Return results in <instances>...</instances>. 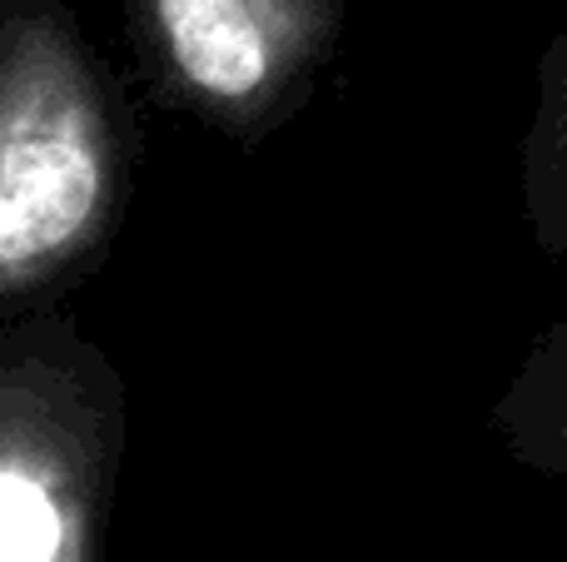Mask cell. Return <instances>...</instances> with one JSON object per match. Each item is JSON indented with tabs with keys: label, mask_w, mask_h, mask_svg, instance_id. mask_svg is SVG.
Here are the masks:
<instances>
[{
	"label": "cell",
	"mask_w": 567,
	"mask_h": 562,
	"mask_svg": "<svg viewBox=\"0 0 567 562\" xmlns=\"http://www.w3.org/2000/svg\"><path fill=\"white\" fill-rule=\"evenodd\" d=\"M80 100L60 75L0 85V289L65 264L100 225L110 159Z\"/></svg>",
	"instance_id": "cell-1"
},
{
	"label": "cell",
	"mask_w": 567,
	"mask_h": 562,
	"mask_svg": "<svg viewBox=\"0 0 567 562\" xmlns=\"http://www.w3.org/2000/svg\"><path fill=\"white\" fill-rule=\"evenodd\" d=\"M145 10L175 80L225 115L275 100L313 35V10L293 0H145Z\"/></svg>",
	"instance_id": "cell-2"
},
{
	"label": "cell",
	"mask_w": 567,
	"mask_h": 562,
	"mask_svg": "<svg viewBox=\"0 0 567 562\" xmlns=\"http://www.w3.org/2000/svg\"><path fill=\"white\" fill-rule=\"evenodd\" d=\"M80 488L65 464L0 438V562H80Z\"/></svg>",
	"instance_id": "cell-3"
},
{
	"label": "cell",
	"mask_w": 567,
	"mask_h": 562,
	"mask_svg": "<svg viewBox=\"0 0 567 562\" xmlns=\"http://www.w3.org/2000/svg\"><path fill=\"white\" fill-rule=\"evenodd\" d=\"M513 444L543 468H567V329L533 354L528 374L513 388Z\"/></svg>",
	"instance_id": "cell-4"
},
{
	"label": "cell",
	"mask_w": 567,
	"mask_h": 562,
	"mask_svg": "<svg viewBox=\"0 0 567 562\" xmlns=\"http://www.w3.org/2000/svg\"><path fill=\"white\" fill-rule=\"evenodd\" d=\"M558 60H563V75H553V85H548V110H543V119H548V129H553V165H558V175H563V195H567V50H558Z\"/></svg>",
	"instance_id": "cell-5"
}]
</instances>
